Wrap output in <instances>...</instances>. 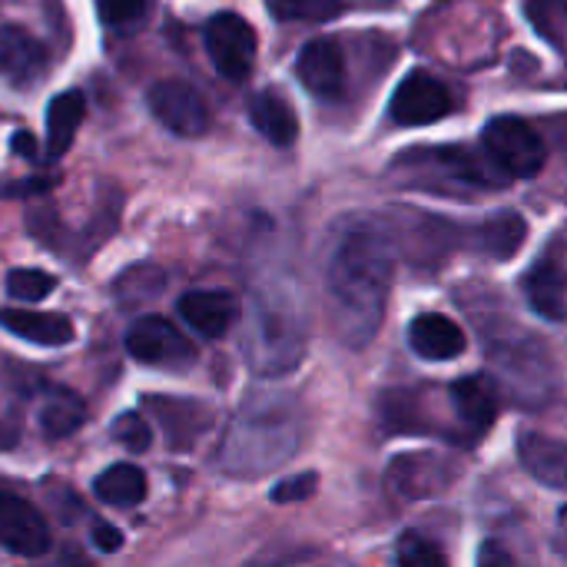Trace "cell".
<instances>
[{
  "label": "cell",
  "mask_w": 567,
  "mask_h": 567,
  "mask_svg": "<svg viewBox=\"0 0 567 567\" xmlns=\"http://www.w3.org/2000/svg\"><path fill=\"white\" fill-rule=\"evenodd\" d=\"M395 276V239L382 223H352L342 229L329 266L326 289L336 312V332L349 349L372 342L385 316Z\"/></svg>",
  "instance_id": "6da1fadb"
},
{
  "label": "cell",
  "mask_w": 567,
  "mask_h": 567,
  "mask_svg": "<svg viewBox=\"0 0 567 567\" xmlns=\"http://www.w3.org/2000/svg\"><path fill=\"white\" fill-rule=\"evenodd\" d=\"M233 435V462L239 472L259 475L282 465L299 449V409L289 395H266L262 405H246V415Z\"/></svg>",
  "instance_id": "7a4b0ae2"
},
{
  "label": "cell",
  "mask_w": 567,
  "mask_h": 567,
  "mask_svg": "<svg viewBox=\"0 0 567 567\" xmlns=\"http://www.w3.org/2000/svg\"><path fill=\"white\" fill-rule=\"evenodd\" d=\"M482 150L508 179H535L548 159V146L542 133L528 120L512 113L495 116L482 130Z\"/></svg>",
  "instance_id": "3957f363"
},
{
  "label": "cell",
  "mask_w": 567,
  "mask_h": 567,
  "mask_svg": "<svg viewBox=\"0 0 567 567\" xmlns=\"http://www.w3.org/2000/svg\"><path fill=\"white\" fill-rule=\"evenodd\" d=\"M492 359L495 365L505 372L508 385L515 389L518 399L538 405L551 395L555 389V365L548 359V349L528 336H508L505 342L492 346Z\"/></svg>",
  "instance_id": "277c9868"
},
{
  "label": "cell",
  "mask_w": 567,
  "mask_h": 567,
  "mask_svg": "<svg viewBox=\"0 0 567 567\" xmlns=\"http://www.w3.org/2000/svg\"><path fill=\"white\" fill-rule=\"evenodd\" d=\"M302 355V329L292 312L276 306H262L252 322V362L259 372L279 375L299 365Z\"/></svg>",
  "instance_id": "5b68a950"
},
{
  "label": "cell",
  "mask_w": 567,
  "mask_h": 567,
  "mask_svg": "<svg viewBox=\"0 0 567 567\" xmlns=\"http://www.w3.org/2000/svg\"><path fill=\"white\" fill-rule=\"evenodd\" d=\"M206 53L226 80L243 83L256 63V30L239 13L223 10L206 23Z\"/></svg>",
  "instance_id": "8992f818"
},
{
  "label": "cell",
  "mask_w": 567,
  "mask_h": 567,
  "mask_svg": "<svg viewBox=\"0 0 567 567\" xmlns=\"http://www.w3.org/2000/svg\"><path fill=\"white\" fill-rule=\"evenodd\" d=\"M126 352L136 362L156 365V369H183L196 362L193 342L169 319H159V316H143L130 326Z\"/></svg>",
  "instance_id": "52a82bcc"
},
{
  "label": "cell",
  "mask_w": 567,
  "mask_h": 567,
  "mask_svg": "<svg viewBox=\"0 0 567 567\" xmlns=\"http://www.w3.org/2000/svg\"><path fill=\"white\" fill-rule=\"evenodd\" d=\"M455 110L452 90L425 70H412L392 93L389 113L399 126H429Z\"/></svg>",
  "instance_id": "ba28073f"
},
{
  "label": "cell",
  "mask_w": 567,
  "mask_h": 567,
  "mask_svg": "<svg viewBox=\"0 0 567 567\" xmlns=\"http://www.w3.org/2000/svg\"><path fill=\"white\" fill-rule=\"evenodd\" d=\"M150 113L176 136H203L209 130V106L206 100L183 80H159L146 93Z\"/></svg>",
  "instance_id": "9c48e42d"
},
{
  "label": "cell",
  "mask_w": 567,
  "mask_h": 567,
  "mask_svg": "<svg viewBox=\"0 0 567 567\" xmlns=\"http://www.w3.org/2000/svg\"><path fill=\"white\" fill-rule=\"evenodd\" d=\"M296 73L302 80V86L319 96V100H342L346 96V83H349V70H346V53L342 43L332 37H316L299 50L296 60Z\"/></svg>",
  "instance_id": "30bf717a"
},
{
  "label": "cell",
  "mask_w": 567,
  "mask_h": 567,
  "mask_svg": "<svg viewBox=\"0 0 567 567\" xmlns=\"http://www.w3.org/2000/svg\"><path fill=\"white\" fill-rule=\"evenodd\" d=\"M0 545L20 558H43L50 551V528L43 515L10 492H0Z\"/></svg>",
  "instance_id": "8fae6325"
},
{
  "label": "cell",
  "mask_w": 567,
  "mask_h": 567,
  "mask_svg": "<svg viewBox=\"0 0 567 567\" xmlns=\"http://www.w3.org/2000/svg\"><path fill=\"white\" fill-rule=\"evenodd\" d=\"M449 402L468 442H478L498 419V385L488 375H468L452 382Z\"/></svg>",
  "instance_id": "7c38bea8"
},
{
  "label": "cell",
  "mask_w": 567,
  "mask_h": 567,
  "mask_svg": "<svg viewBox=\"0 0 567 567\" xmlns=\"http://www.w3.org/2000/svg\"><path fill=\"white\" fill-rule=\"evenodd\" d=\"M50 66L47 47L23 27H0V76L13 86H33Z\"/></svg>",
  "instance_id": "4fadbf2b"
},
{
  "label": "cell",
  "mask_w": 567,
  "mask_h": 567,
  "mask_svg": "<svg viewBox=\"0 0 567 567\" xmlns=\"http://www.w3.org/2000/svg\"><path fill=\"white\" fill-rule=\"evenodd\" d=\"M525 296L545 319L565 322L567 319V262L561 252H545L528 272H525Z\"/></svg>",
  "instance_id": "5bb4252c"
},
{
  "label": "cell",
  "mask_w": 567,
  "mask_h": 567,
  "mask_svg": "<svg viewBox=\"0 0 567 567\" xmlns=\"http://www.w3.org/2000/svg\"><path fill=\"white\" fill-rule=\"evenodd\" d=\"M179 316L199 336L223 339L239 316V302H236V296H229L223 289H196L179 299Z\"/></svg>",
  "instance_id": "9a60e30c"
},
{
  "label": "cell",
  "mask_w": 567,
  "mask_h": 567,
  "mask_svg": "<svg viewBox=\"0 0 567 567\" xmlns=\"http://www.w3.org/2000/svg\"><path fill=\"white\" fill-rule=\"evenodd\" d=\"M465 329L442 316V312H422L412 319L409 326V346L415 349V355L429 359V362H452L465 352Z\"/></svg>",
  "instance_id": "2e32d148"
},
{
  "label": "cell",
  "mask_w": 567,
  "mask_h": 567,
  "mask_svg": "<svg viewBox=\"0 0 567 567\" xmlns=\"http://www.w3.org/2000/svg\"><path fill=\"white\" fill-rule=\"evenodd\" d=\"M0 326L33 346H70L76 339V329L60 312H33V309H0Z\"/></svg>",
  "instance_id": "e0dca14e"
},
{
  "label": "cell",
  "mask_w": 567,
  "mask_h": 567,
  "mask_svg": "<svg viewBox=\"0 0 567 567\" xmlns=\"http://www.w3.org/2000/svg\"><path fill=\"white\" fill-rule=\"evenodd\" d=\"M518 458L538 482H545L548 488L567 492V442L542 435V432H522Z\"/></svg>",
  "instance_id": "ac0fdd59"
},
{
  "label": "cell",
  "mask_w": 567,
  "mask_h": 567,
  "mask_svg": "<svg viewBox=\"0 0 567 567\" xmlns=\"http://www.w3.org/2000/svg\"><path fill=\"white\" fill-rule=\"evenodd\" d=\"M249 123L272 143V146H292L299 140V116L289 106L286 96L276 90H259L249 100Z\"/></svg>",
  "instance_id": "d6986e66"
},
{
  "label": "cell",
  "mask_w": 567,
  "mask_h": 567,
  "mask_svg": "<svg viewBox=\"0 0 567 567\" xmlns=\"http://www.w3.org/2000/svg\"><path fill=\"white\" fill-rule=\"evenodd\" d=\"M86 116V100L80 90H63L47 106V153L56 159L70 150L80 123Z\"/></svg>",
  "instance_id": "ffe728a7"
},
{
  "label": "cell",
  "mask_w": 567,
  "mask_h": 567,
  "mask_svg": "<svg viewBox=\"0 0 567 567\" xmlns=\"http://www.w3.org/2000/svg\"><path fill=\"white\" fill-rule=\"evenodd\" d=\"M93 495L103 502V505H113V508H133L146 498V475L130 465V462H120V465H110L96 482H93Z\"/></svg>",
  "instance_id": "44dd1931"
},
{
  "label": "cell",
  "mask_w": 567,
  "mask_h": 567,
  "mask_svg": "<svg viewBox=\"0 0 567 567\" xmlns=\"http://www.w3.org/2000/svg\"><path fill=\"white\" fill-rule=\"evenodd\" d=\"M83 422H86V409H83V402L73 392L56 389V392L47 395V402L40 409V429H43L47 439H66Z\"/></svg>",
  "instance_id": "7402d4cb"
},
{
  "label": "cell",
  "mask_w": 567,
  "mask_h": 567,
  "mask_svg": "<svg viewBox=\"0 0 567 567\" xmlns=\"http://www.w3.org/2000/svg\"><path fill=\"white\" fill-rule=\"evenodd\" d=\"M528 236V226L518 213H495L482 226V249L495 259H512Z\"/></svg>",
  "instance_id": "603a6c76"
},
{
  "label": "cell",
  "mask_w": 567,
  "mask_h": 567,
  "mask_svg": "<svg viewBox=\"0 0 567 567\" xmlns=\"http://www.w3.org/2000/svg\"><path fill=\"white\" fill-rule=\"evenodd\" d=\"M528 23L567 56V0H522Z\"/></svg>",
  "instance_id": "cb8c5ba5"
},
{
  "label": "cell",
  "mask_w": 567,
  "mask_h": 567,
  "mask_svg": "<svg viewBox=\"0 0 567 567\" xmlns=\"http://www.w3.org/2000/svg\"><path fill=\"white\" fill-rule=\"evenodd\" d=\"M56 289V279L43 269H10L7 276V292L17 302H40Z\"/></svg>",
  "instance_id": "d4e9b609"
},
{
  "label": "cell",
  "mask_w": 567,
  "mask_h": 567,
  "mask_svg": "<svg viewBox=\"0 0 567 567\" xmlns=\"http://www.w3.org/2000/svg\"><path fill=\"white\" fill-rule=\"evenodd\" d=\"M279 20H332L346 10V0H269Z\"/></svg>",
  "instance_id": "484cf974"
},
{
  "label": "cell",
  "mask_w": 567,
  "mask_h": 567,
  "mask_svg": "<svg viewBox=\"0 0 567 567\" xmlns=\"http://www.w3.org/2000/svg\"><path fill=\"white\" fill-rule=\"evenodd\" d=\"M395 561L405 567H445L449 565L445 551H442L435 542H429V538H422V535H415V532H409V535H402V538H399Z\"/></svg>",
  "instance_id": "4316f807"
},
{
  "label": "cell",
  "mask_w": 567,
  "mask_h": 567,
  "mask_svg": "<svg viewBox=\"0 0 567 567\" xmlns=\"http://www.w3.org/2000/svg\"><path fill=\"white\" fill-rule=\"evenodd\" d=\"M113 439H116V445H123L133 455H140V452H146L153 445V432L143 422V415H136V412H123L113 422Z\"/></svg>",
  "instance_id": "83f0119b"
},
{
  "label": "cell",
  "mask_w": 567,
  "mask_h": 567,
  "mask_svg": "<svg viewBox=\"0 0 567 567\" xmlns=\"http://www.w3.org/2000/svg\"><path fill=\"white\" fill-rule=\"evenodd\" d=\"M146 3L150 0H96V10L106 27H130L146 13Z\"/></svg>",
  "instance_id": "f1b7e54d"
},
{
  "label": "cell",
  "mask_w": 567,
  "mask_h": 567,
  "mask_svg": "<svg viewBox=\"0 0 567 567\" xmlns=\"http://www.w3.org/2000/svg\"><path fill=\"white\" fill-rule=\"evenodd\" d=\"M316 485H319V475H312V472L296 475V478H286V482H279V485L272 488V502H279V505L302 502V498H309V495L316 492Z\"/></svg>",
  "instance_id": "f546056e"
},
{
  "label": "cell",
  "mask_w": 567,
  "mask_h": 567,
  "mask_svg": "<svg viewBox=\"0 0 567 567\" xmlns=\"http://www.w3.org/2000/svg\"><path fill=\"white\" fill-rule=\"evenodd\" d=\"M93 545H96L103 555H113V551L123 548V532L113 528V525H96V528H93Z\"/></svg>",
  "instance_id": "4dcf8cb0"
},
{
  "label": "cell",
  "mask_w": 567,
  "mask_h": 567,
  "mask_svg": "<svg viewBox=\"0 0 567 567\" xmlns=\"http://www.w3.org/2000/svg\"><path fill=\"white\" fill-rule=\"evenodd\" d=\"M10 150H13V153H20V156H33V153H37V146H33V136H30V133H13V136H10Z\"/></svg>",
  "instance_id": "1f68e13d"
},
{
  "label": "cell",
  "mask_w": 567,
  "mask_h": 567,
  "mask_svg": "<svg viewBox=\"0 0 567 567\" xmlns=\"http://www.w3.org/2000/svg\"><path fill=\"white\" fill-rule=\"evenodd\" d=\"M478 561H482V565H512V555L498 551L495 545H485L482 555H478Z\"/></svg>",
  "instance_id": "d6a6232c"
},
{
  "label": "cell",
  "mask_w": 567,
  "mask_h": 567,
  "mask_svg": "<svg viewBox=\"0 0 567 567\" xmlns=\"http://www.w3.org/2000/svg\"><path fill=\"white\" fill-rule=\"evenodd\" d=\"M555 548H558V555L567 561V508H561V515H558V532H555Z\"/></svg>",
  "instance_id": "836d02e7"
}]
</instances>
